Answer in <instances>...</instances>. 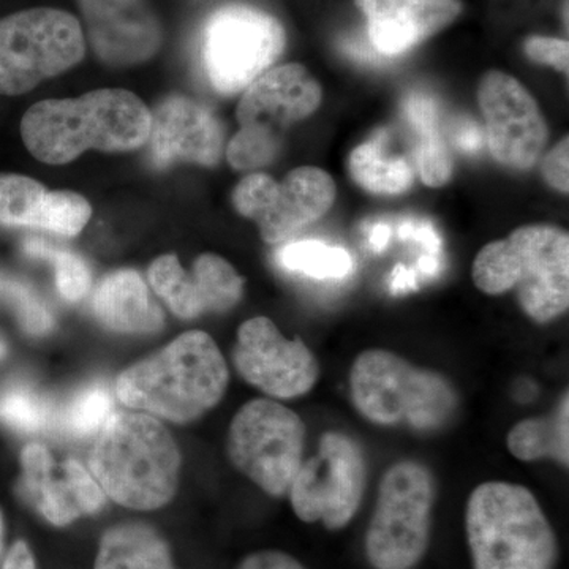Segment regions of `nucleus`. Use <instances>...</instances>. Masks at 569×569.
<instances>
[{
	"label": "nucleus",
	"instance_id": "f257e3e1",
	"mask_svg": "<svg viewBox=\"0 0 569 569\" xmlns=\"http://www.w3.org/2000/svg\"><path fill=\"white\" fill-rule=\"evenodd\" d=\"M151 111L123 89H99L78 99L44 100L21 121L26 148L40 162L69 163L89 149L129 152L149 140Z\"/></svg>",
	"mask_w": 569,
	"mask_h": 569
},
{
	"label": "nucleus",
	"instance_id": "f03ea898",
	"mask_svg": "<svg viewBox=\"0 0 569 569\" xmlns=\"http://www.w3.org/2000/svg\"><path fill=\"white\" fill-rule=\"evenodd\" d=\"M228 381L227 361L212 337L190 331L123 370L116 396L134 410L186 425L223 399Z\"/></svg>",
	"mask_w": 569,
	"mask_h": 569
},
{
	"label": "nucleus",
	"instance_id": "7ed1b4c3",
	"mask_svg": "<svg viewBox=\"0 0 569 569\" xmlns=\"http://www.w3.org/2000/svg\"><path fill=\"white\" fill-rule=\"evenodd\" d=\"M91 475L104 496L138 511L170 503L181 471V452L167 427L148 413H114L89 452Z\"/></svg>",
	"mask_w": 569,
	"mask_h": 569
},
{
	"label": "nucleus",
	"instance_id": "20e7f679",
	"mask_svg": "<svg viewBox=\"0 0 569 569\" xmlns=\"http://www.w3.org/2000/svg\"><path fill=\"white\" fill-rule=\"evenodd\" d=\"M471 277L482 293L515 291L520 309L538 325L552 323L569 307V236L556 224H527L489 242Z\"/></svg>",
	"mask_w": 569,
	"mask_h": 569
},
{
	"label": "nucleus",
	"instance_id": "39448f33",
	"mask_svg": "<svg viewBox=\"0 0 569 569\" xmlns=\"http://www.w3.org/2000/svg\"><path fill=\"white\" fill-rule=\"evenodd\" d=\"M348 383L356 411L376 426L427 436L448 429L459 413L458 389L448 377L381 348L356 356Z\"/></svg>",
	"mask_w": 569,
	"mask_h": 569
},
{
	"label": "nucleus",
	"instance_id": "423d86ee",
	"mask_svg": "<svg viewBox=\"0 0 569 569\" xmlns=\"http://www.w3.org/2000/svg\"><path fill=\"white\" fill-rule=\"evenodd\" d=\"M466 531L473 569H556L559 539L526 486L488 481L470 493Z\"/></svg>",
	"mask_w": 569,
	"mask_h": 569
},
{
	"label": "nucleus",
	"instance_id": "0eeeda50",
	"mask_svg": "<svg viewBox=\"0 0 569 569\" xmlns=\"http://www.w3.org/2000/svg\"><path fill=\"white\" fill-rule=\"evenodd\" d=\"M437 481L418 460H400L378 485L366 533V556L376 569H413L425 559L432 535Z\"/></svg>",
	"mask_w": 569,
	"mask_h": 569
},
{
	"label": "nucleus",
	"instance_id": "6e6552de",
	"mask_svg": "<svg viewBox=\"0 0 569 569\" xmlns=\"http://www.w3.org/2000/svg\"><path fill=\"white\" fill-rule=\"evenodd\" d=\"M84 33L58 9L18 11L0 20V96H21L82 61Z\"/></svg>",
	"mask_w": 569,
	"mask_h": 569
},
{
	"label": "nucleus",
	"instance_id": "1a4fd4ad",
	"mask_svg": "<svg viewBox=\"0 0 569 569\" xmlns=\"http://www.w3.org/2000/svg\"><path fill=\"white\" fill-rule=\"evenodd\" d=\"M307 427L291 408L272 399L241 407L228 432V456L268 496H288L305 460Z\"/></svg>",
	"mask_w": 569,
	"mask_h": 569
},
{
	"label": "nucleus",
	"instance_id": "9d476101",
	"mask_svg": "<svg viewBox=\"0 0 569 569\" xmlns=\"http://www.w3.org/2000/svg\"><path fill=\"white\" fill-rule=\"evenodd\" d=\"M367 488V460L361 445L340 430H328L318 451L302 460L288 490L291 508L306 523L346 529L361 507Z\"/></svg>",
	"mask_w": 569,
	"mask_h": 569
},
{
	"label": "nucleus",
	"instance_id": "9b49d317",
	"mask_svg": "<svg viewBox=\"0 0 569 569\" xmlns=\"http://www.w3.org/2000/svg\"><path fill=\"white\" fill-rule=\"evenodd\" d=\"M284 32L264 11L228 6L209 18L203 33L206 77L223 96L246 91L282 54Z\"/></svg>",
	"mask_w": 569,
	"mask_h": 569
},
{
	"label": "nucleus",
	"instance_id": "f8f14e48",
	"mask_svg": "<svg viewBox=\"0 0 569 569\" xmlns=\"http://www.w3.org/2000/svg\"><path fill=\"white\" fill-rule=\"evenodd\" d=\"M331 176L316 167L290 171L282 182L253 173L236 186V211L252 219L268 244H280L320 220L336 201Z\"/></svg>",
	"mask_w": 569,
	"mask_h": 569
},
{
	"label": "nucleus",
	"instance_id": "ddd939ff",
	"mask_svg": "<svg viewBox=\"0 0 569 569\" xmlns=\"http://www.w3.org/2000/svg\"><path fill=\"white\" fill-rule=\"evenodd\" d=\"M233 365L247 383L272 399L309 395L321 377L320 362L310 348L301 339H287L266 317L241 325Z\"/></svg>",
	"mask_w": 569,
	"mask_h": 569
},
{
	"label": "nucleus",
	"instance_id": "4468645a",
	"mask_svg": "<svg viewBox=\"0 0 569 569\" xmlns=\"http://www.w3.org/2000/svg\"><path fill=\"white\" fill-rule=\"evenodd\" d=\"M478 102L493 159L511 170L533 168L549 140L537 100L511 74L492 70L479 82Z\"/></svg>",
	"mask_w": 569,
	"mask_h": 569
},
{
	"label": "nucleus",
	"instance_id": "2eb2a0df",
	"mask_svg": "<svg viewBox=\"0 0 569 569\" xmlns=\"http://www.w3.org/2000/svg\"><path fill=\"white\" fill-rule=\"evenodd\" d=\"M21 466L18 496L52 526H70L82 516L96 515L107 503L99 482L78 460L56 462L43 445L22 449Z\"/></svg>",
	"mask_w": 569,
	"mask_h": 569
},
{
	"label": "nucleus",
	"instance_id": "dca6fc26",
	"mask_svg": "<svg viewBox=\"0 0 569 569\" xmlns=\"http://www.w3.org/2000/svg\"><path fill=\"white\" fill-rule=\"evenodd\" d=\"M148 277L153 291L183 320L206 312H228L244 295L242 276L222 257L212 253L198 257L190 272L174 254H163L153 261Z\"/></svg>",
	"mask_w": 569,
	"mask_h": 569
},
{
	"label": "nucleus",
	"instance_id": "f3484780",
	"mask_svg": "<svg viewBox=\"0 0 569 569\" xmlns=\"http://www.w3.org/2000/svg\"><path fill=\"white\" fill-rule=\"evenodd\" d=\"M223 127L204 104L168 97L151 112L149 153L157 168L176 162L216 167L223 153Z\"/></svg>",
	"mask_w": 569,
	"mask_h": 569
},
{
	"label": "nucleus",
	"instance_id": "a211bd4d",
	"mask_svg": "<svg viewBox=\"0 0 569 569\" xmlns=\"http://www.w3.org/2000/svg\"><path fill=\"white\" fill-rule=\"evenodd\" d=\"M96 54L110 66L151 59L162 44V28L148 0H78Z\"/></svg>",
	"mask_w": 569,
	"mask_h": 569
},
{
	"label": "nucleus",
	"instance_id": "6ab92c4d",
	"mask_svg": "<svg viewBox=\"0 0 569 569\" xmlns=\"http://www.w3.org/2000/svg\"><path fill=\"white\" fill-rule=\"evenodd\" d=\"M84 197L47 187L29 176L0 173V223L39 228L61 236L80 234L91 219Z\"/></svg>",
	"mask_w": 569,
	"mask_h": 569
},
{
	"label": "nucleus",
	"instance_id": "aec40b11",
	"mask_svg": "<svg viewBox=\"0 0 569 569\" xmlns=\"http://www.w3.org/2000/svg\"><path fill=\"white\" fill-rule=\"evenodd\" d=\"M320 84L298 63L266 70L246 89L238 104L241 126L264 127L280 133L291 122L302 121L321 103Z\"/></svg>",
	"mask_w": 569,
	"mask_h": 569
},
{
	"label": "nucleus",
	"instance_id": "412c9836",
	"mask_svg": "<svg viewBox=\"0 0 569 569\" xmlns=\"http://www.w3.org/2000/svg\"><path fill=\"white\" fill-rule=\"evenodd\" d=\"M369 20V39L381 56L402 54L455 20L452 0H358Z\"/></svg>",
	"mask_w": 569,
	"mask_h": 569
},
{
	"label": "nucleus",
	"instance_id": "4be33fe9",
	"mask_svg": "<svg viewBox=\"0 0 569 569\" xmlns=\"http://www.w3.org/2000/svg\"><path fill=\"white\" fill-rule=\"evenodd\" d=\"M96 317L112 331L153 335L163 328L162 309L152 301L137 271L123 269L104 277L92 298Z\"/></svg>",
	"mask_w": 569,
	"mask_h": 569
},
{
	"label": "nucleus",
	"instance_id": "5701e85b",
	"mask_svg": "<svg viewBox=\"0 0 569 569\" xmlns=\"http://www.w3.org/2000/svg\"><path fill=\"white\" fill-rule=\"evenodd\" d=\"M93 569H176L170 546L151 526L121 523L104 531Z\"/></svg>",
	"mask_w": 569,
	"mask_h": 569
},
{
	"label": "nucleus",
	"instance_id": "b1692460",
	"mask_svg": "<svg viewBox=\"0 0 569 569\" xmlns=\"http://www.w3.org/2000/svg\"><path fill=\"white\" fill-rule=\"evenodd\" d=\"M509 452L520 462L553 460L569 466V395H561L556 408L541 418L523 419L507 437Z\"/></svg>",
	"mask_w": 569,
	"mask_h": 569
},
{
	"label": "nucleus",
	"instance_id": "393cba45",
	"mask_svg": "<svg viewBox=\"0 0 569 569\" xmlns=\"http://www.w3.org/2000/svg\"><path fill=\"white\" fill-rule=\"evenodd\" d=\"M406 118L415 133V163L422 182L429 187L445 186L451 179L452 162L438 129L436 102L425 93H411L406 102Z\"/></svg>",
	"mask_w": 569,
	"mask_h": 569
},
{
	"label": "nucleus",
	"instance_id": "a878e982",
	"mask_svg": "<svg viewBox=\"0 0 569 569\" xmlns=\"http://www.w3.org/2000/svg\"><path fill=\"white\" fill-rule=\"evenodd\" d=\"M385 138L365 142L351 152L348 170L351 178L367 192L399 194L415 181V171L407 159L385 151Z\"/></svg>",
	"mask_w": 569,
	"mask_h": 569
},
{
	"label": "nucleus",
	"instance_id": "bb28decb",
	"mask_svg": "<svg viewBox=\"0 0 569 569\" xmlns=\"http://www.w3.org/2000/svg\"><path fill=\"white\" fill-rule=\"evenodd\" d=\"M277 263L316 280H340L353 271V258L342 247L320 241H295L277 252Z\"/></svg>",
	"mask_w": 569,
	"mask_h": 569
},
{
	"label": "nucleus",
	"instance_id": "cd10ccee",
	"mask_svg": "<svg viewBox=\"0 0 569 569\" xmlns=\"http://www.w3.org/2000/svg\"><path fill=\"white\" fill-rule=\"evenodd\" d=\"M54 419L50 397L26 383L0 389V425L22 433L43 432Z\"/></svg>",
	"mask_w": 569,
	"mask_h": 569
},
{
	"label": "nucleus",
	"instance_id": "c85d7f7f",
	"mask_svg": "<svg viewBox=\"0 0 569 569\" xmlns=\"http://www.w3.org/2000/svg\"><path fill=\"white\" fill-rule=\"evenodd\" d=\"M114 415V399L107 385H91L63 408L59 425L71 437L97 436Z\"/></svg>",
	"mask_w": 569,
	"mask_h": 569
},
{
	"label": "nucleus",
	"instance_id": "c756f323",
	"mask_svg": "<svg viewBox=\"0 0 569 569\" xmlns=\"http://www.w3.org/2000/svg\"><path fill=\"white\" fill-rule=\"evenodd\" d=\"M29 257L50 261L54 268L56 287L63 299L70 302L81 301L91 288V271L78 254L58 249L41 239H28L24 244Z\"/></svg>",
	"mask_w": 569,
	"mask_h": 569
},
{
	"label": "nucleus",
	"instance_id": "7c9ffc66",
	"mask_svg": "<svg viewBox=\"0 0 569 569\" xmlns=\"http://www.w3.org/2000/svg\"><path fill=\"white\" fill-rule=\"evenodd\" d=\"M0 302L13 309L18 321L29 335H47L54 326L50 307L31 284L2 272H0Z\"/></svg>",
	"mask_w": 569,
	"mask_h": 569
},
{
	"label": "nucleus",
	"instance_id": "2f4dec72",
	"mask_svg": "<svg viewBox=\"0 0 569 569\" xmlns=\"http://www.w3.org/2000/svg\"><path fill=\"white\" fill-rule=\"evenodd\" d=\"M280 133L257 126H241L227 149L228 163L238 171L254 170L272 163L279 156Z\"/></svg>",
	"mask_w": 569,
	"mask_h": 569
},
{
	"label": "nucleus",
	"instance_id": "473e14b6",
	"mask_svg": "<svg viewBox=\"0 0 569 569\" xmlns=\"http://www.w3.org/2000/svg\"><path fill=\"white\" fill-rule=\"evenodd\" d=\"M542 176L546 182L553 189L559 190L561 193L569 192V140L565 137L563 140L553 146L552 151L542 160Z\"/></svg>",
	"mask_w": 569,
	"mask_h": 569
},
{
	"label": "nucleus",
	"instance_id": "72a5a7b5",
	"mask_svg": "<svg viewBox=\"0 0 569 569\" xmlns=\"http://www.w3.org/2000/svg\"><path fill=\"white\" fill-rule=\"evenodd\" d=\"M526 52L535 62L552 66L553 69L568 71V41L533 37L527 41Z\"/></svg>",
	"mask_w": 569,
	"mask_h": 569
},
{
	"label": "nucleus",
	"instance_id": "f704fd0d",
	"mask_svg": "<svg viewBox=\"0 0 569 569\" xmlns=\"http://www.w3.org/2000/svg\"><path fill=\"white\" fill-rule=\"evenodd\" d=\"M236 569H307L298 559L282 550H260L250 553Z\"/></svg>",
	"mask_w": 569,
	"mask_h": 569
},
{
	"label": "nucleus",
	"instance_id": "c9c22d12",
	"mask_svg": "<svg viewBox=\"0 0 569 569\" xmlns=\"http://www.w3.org/2000/svg\"><path fill=\"white\" fill-rule=\"evenodd\" d=\"M2 569H39L32 550L24 541L14 542L3 560Z\"/></svg>",
	"mask_w": 569,
	"mask_h": 569
},
{
	"label": "nucleus",
	"instance_id": "e433bc0d",
	"mask_svg": "<svg viewBox=\"0 0 569 569\" xmlns=\"http://www.w3.org/2000/svg\"><path fill=\"white\" fill-rule=\"evenodd\" d=\"M456 142L462 151L477 152L482 144L481 132H479L477 123H466L460 126L456 133Z\"/></svg>",
	"mask_w": 569,
	"mask_h": 569
},
{
	"label": "nucleus",
	"instance_id": "4c0bfd02",
	"mask_svg": "<svg viewBox=\"0 0 569 569\" xmlns=\"http://www.w3.org/2000/svg\"><path fill=\"white\" fill-rule=\"evenodd\" d=\"M343 48H346L348 54L353 56L359 61L377 62L380 58V54L362 39H348L343 43Z\"/></svg>",
	"mask_w": 569,
	"mask_h": 569
},
{
	"label": "nucleus",
	"instance_id": "58836bf2",
	"mask_svg": "<svg viewBox=\"0 0 569 569\" xmlns=\"http://www.w3.org/2000/svg\"><path fill=\"white\" fill-rule=\"evenodd\" d=\"M415 284H417V276L413 272L408 271L403 266L396 268L391 280L392 293H402V291L411 290V288H415Z\"/></svg>",
	"mask_w": 569,
	"mask_h": 569
},
{
	"label": "nucleus",
	"instance_id": "ea45409f",
	"mask_svg": "<svg viewBox=\"0 0 569 569\" xmlns=\"http://www.w3.org/2000/svg\"><path fill=\"white\" fill-rule=\"evenodd\" d=\"M389 231L388 224H376V227L370 230L369 241L372 247H376L377 250L385 249L389 241Z\"/></svg>",
	"mask_w": 569,
	"mask_h": 569
},
{
	"label": "nucleus",
	"instance_id": "a19ab883",
	"mask_svg": "<svg viewBox=\"0 0 569 569\" xmlns=\"http://www.w3.org/2000/svg\"><path fill=\"white\" fill-rule=\"evenodd\" d=\"M3 548V516L2 511H0V556H2Z\"/></svg>",
	"mask_w": 569,
	"mask_h": 569
},
{
	"label": "nucleus",
	"instance_id": "79ce46f5",
	"mask_svg": "<svg viewBox=\"0 0 569 569\" xmlns=\"http://www.w3.org/2000/svg\"><path fill=\"white\" fill-rule=\"evenodd\" d=\"M7 356V343L6 340H3V337L0 336V361H2L3 358Z\"/></svg>",
	"mask_w": 569,
	"mask_h": 569
}]
</instances>
